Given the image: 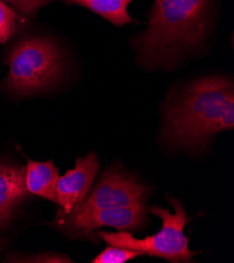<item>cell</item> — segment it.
Masks as SVG:
<instances>
[{"label":"cell","instance_id":"3957f363","mask_svg":"<svg viewBox=\"0 0 234 263\" xmlns=\"http://www.w3.org/2000/svg\"><path fill=\"white\" fill-rule=\"evenodd\" d=\"M7 63L10 69L4 86L18 97L44 91L59 80L63 70L57 45L43 37L18 41L10 50Z\"/></svg>","mask_w":234,"mask_h":263},{"label":"cell","instance_id":"8fae6325","mask_svg":"<svg viewBox=\"0 0 234 263\" xmlns=\"http://www.w3.org/2000/svg\"><path fill=\"white\" fill-rule=\"evenodd\" d=\"M25 16L0 0V44H6L25 25Z\"/></svg>","mask_w":234,"mask_h":263},{"label":"cell","instance_id":"7c38bea8","mask_svg":"<svg viewBox=\"0 0 234 263\" xmlns=\"http://www.w3.org/2000/svg\"><path fill=\"white\" fill-rule=\"evenodd\" d=\"M143 253L131 249H125L120 247L110 246L104 251H102L96 258L93 259L94 263H124L129 260H133Z\"/></svg>","mask_w":234,"mask_h":263},{"label":"cell","instance_id":"9c48e42d","mask_svg":"<svg viewBox=\"0 0 234 263\" xmlns=\"http://www.w3.org/2000/svg\"><path fill=\"white\" fill-rule=\"evenodd\" d=\"M59 170L53 161L44 163L29 160L25 168V185L29 193L57 202Z\"/></svg>","mask_w":234,"mask_h":263},{"label":"cell","instance_id":"4fadbf2b","mask_svg":"<svg viewBox=\"0 0 234 263\" xmlns=\"http://www.w3.org/2000/svg\"><path fill=\"white\" fill-rule=\"evenodd\" d=\"M3 2L23 16H32L33 0H3Z\"/></svg>","mask_w":234,"mask_h":263},{"label":"cell","instance_id":"52a82bcc","mask_svg":"<svg viewBox=\"0 0 234 263\" xmlns=\"http://www.w3.org/2000/svg\"><path fill=\"white\" fill-rule=\"evenodd\" d=\"M98 170L99 161L97 154L91 152L84 157H78L75 168L59 176L56 194L57 202L62 210H59L58 214H68L76 205L85 199Z\"/></svg>","mask_w":234,"mask_h":263},{"label":"cell","instance_id":"5bb4252c","mask_svg":"<svg viewBox=\"0 0 234 263\" xmlns=\"http://www.w3.org/2000/svg\"><path fill=\"white\" fill-rule=\"evenodd\" d=\"M55 2V0H33L32 4V16L36 15V13L38 12V10L44 6H46L47 4Z\"/></svg>","mask_w":234,"mask_h":263},{"label":"cell","instance_id":"6da1fadb","mask_svg":"<svg viewBox=\"0 0 234 263\" xmlns=\"http://www.w3.org/2000/svg\"><path fill=\"white\" fill-rule=\"evenodd\" d=\"M164 139L181 148H201L234 127V89L224 77H207L168 99Z\"/></svg>","mask_w":234,"mask_h":263},{"label":"cell","instance_id":"30bf717a","mask_svg":"<svg viewBox=\"0 0 234 263\" xmlns=\"http://www.w3.org/2000/svg\"><path fill=\"white\" fill-rule=\"evenodd\" d=\"M63 2L86 8L118 28L134 22V19L127 11L129 4H132L133 0H63Z\"/></svg>","mask_w":234,"mask_h":263},{"label":"cell","instance_id":"7a4b0ae2","mask_svg":"<svg viewBox=\"0 0 234 263\" xmlns=\"http://www.w3.org/2000/svg\"><path fill=\"white\" fill-rule=\"evenodd\" d=\"M209 0H155L147 30L135 41L148 66L168 64L206 36Z\"/></svg>","mask_w":234,"mask_h":263},{"label":"cell","instance_id":"5b68a950","mask_svg":"<svg viewBox=\"0 0 234 263\" xmlns=\"http://www.w3.org/2000/svg\"><path fill=\"white\" fill-rule=\"evenodd\" d=\"M148 193L149 189L135 176L127 175L119 166H115L103 172L88 197L73 210L87 212L146 204Z\"/></svg>","mask_w":234,"mask_h":263},{"label":"cell","instance_id":"8992f818","mask_svg":"<svg viewBox=\"0 0 234 263\" xmlns=\"http://www.w3.org/2000/svg\"><path fill=\"white\" fill-rule=\"evenodd\" d=\"M57 221L70 234L77 237H84L97 240L94 236V230L102 227H112L119 231L142 230L147 222L146 204L93 210V211L80 212L71 211L68 214H57Z\"/></svg>","mask_w":234,"mask_h":263},{"label":"cell","instance_id":"277c9868","mask_svg":"<svg viewBox=\"0 0 234 263\" xmlns=\"http://www.w3.org/2000/svg\"><path fill=\"white\" fill-rule=\"evenodd\" d=\"M174 213L169 210L153 205L150 212L162 219L161 230L154 235L148 236L144 239L133 237L127 231L118 233L99 232V237L110 246L131 249L151 257H160L170 262H190L195 255L188 248V237L184 234V228L188 222V217L182 203L172 197H169Z\"/></svg>","mask_w":234,"mask_h":263},{"label":"cell","instance_id":"ba28073f","mask_svg":"<svg viewBox=\"0 0 234 263\" xmlns=\"http://www.w3.org/2000/svg\"><path fill=\"white\" fill-rule=\"evenodd\" d=\"M28 195L25 169L0 165V227L8 224L18 204Z\"/></svg>","mask_w":234,"mask_h":263}]
</instances>
